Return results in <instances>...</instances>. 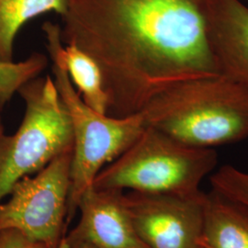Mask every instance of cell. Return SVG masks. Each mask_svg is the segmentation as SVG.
<instances>
[{
  "instance_id": "5b68a950",
  "label": "cell",
  "mask_w": 248,
  "mask_h": 248,
  "mask_svg": "<svg viewBox=\"0 0 248 248\" xmlns=\"http://www.w3.org/2000/svg\"><path fill=\"white\" fill-rule=\"evenodd\" d=\"M18 93L25 112L18 131L0 141V202L19 179L34 175L74 146L71 120L52 77L38 76Z\"/></svg>"
},
{
  "instance_id": "277c9868",
  "label": "cell",
  "mask_w": 248,
  "mask_h": 248,
  "mask_svg": "<svg viewBox=\"0 0 248 248\" xmlns=\"http://www.w3.org/2000/svg\"><path fill=\"white\" fill-rule=\"evenodd\" d=\"M217 163L213 148L188 146L147 126L128 150L98 173L93 187L196 197L203 192L201 184Z\"/></svg>"
},
{
  "instance_id": "2e32d148",
  "label": "cell",
  "mask_w": 248,
  "mask_h": 248,
  "mask_svg": "<svg viewBox=\"0 0 248 248\" xmlns=\"http://www.w3.org/2000/svg\"><path fill=\"white\" fill-rule=\"evenodd\" d=\"M4 135H5V130H4V125H3V123H2L1 116H0V141L3 138Z\"/></svg>"
},
{
  "instance_id": "5bb4252c",
  "label": "cell",
  "mask_w": 248,
  "mask_h": 248,
  "mask_svg": "<svg viewBox=\"0 0 248 248\" xmlns=\"http://www.w3.org/2000/svg\"><path fill=\"white\" fill-rule=\"evenodd\" d=\"M213 191L248 209V173L223 166L210 178Z\"/></svg>"
},
{
  "instance_id": "e0dca14e",
  "label": "cell",
  "mask_w": 248,
  "mask_h": 248,
  "mask_svg": "<svg viewBox=\"0 0 248 248\" xmlns=\"http://www.w3.org/2000/svg\"><path fill=\"white\" fill-rule=\"evenodd\" d=\"M202 248H209V247H207V246H205L203 244H202Z\"/></svg>"
},
{
  "instance_id": "6da1fadb",
  "label": "cell",
  "mask_w": 248,
  "mask_h": 248,
  "mask_svg": "<svg viewBox=\"0 0 248 248\" xmlns=\"http://www.w3.org/2000/svg\"><path fill=\"white\" fill-rule=\"evenodd\" d=\"M207 6L208 0H67L62 44L97 62L107 115H136L186 82L221 76Z\"/></svg>"
},
{
  "instance_id": "ac0fdd59",
  "label": "cell",
  "mask_w": 248,
  "mask_h": 248,
  "mask_svg": "<svg viewBox=\"0 0 248 248\" xmlns=\"http://www.w3.org/2000/svg\"><path fill=\"white\" fill-rule=\"evenodd\" d=\"M90 248V247H88V246H85V247H82V248Z\"/></svg>"
},
{
  "instance_id": "52a82bcc",
  "label": "cell",
  "mask_w": 248,
  "mask_h": 248,
  "mask_svg": "<svg viewBox=\"0 0 248 248\" xmlns=\"http://www.w3.org/2000/svg\"><path fill=\"white\" fill-rule=\"evenodd\" d=\"M205 193L196 197L122 192L138 237L147 248H202Z\"/></svg>"
},
{
  "instance_id": "8992f818",
  "label": "cell",
  "mask_w": 248,
  "mask_h": 248,
  "mask_svg": "<svg viewBox=\"0 0 248 248\" xmlns=\"http://www.w3.org/2000/svg\"><path fill=\"white\" fill-rule=\"evenodd\" d=\"M72 155L73 148L32 177L18 180L9 200L0 202V230L16 229L48 248H58L67 227Z\"/></svg>"
},
{
  "instance_id": "9c48e42d",
  "label": "cell",
  "mask_w": 248,
  "mask_h": 248,
  "mask_svg": "<svg viewBox=\"0 0 248 248\" xmlns=\"http://www.w3.org/2000/svg\"><path fill=\"white\" fill-rule=\"evenodd\" d=\"M207 28L221 76L248 87V7L241 0H208Z\"/></svg>"
},
{
  "instance_id": "3957f363",
  "label": "cell",
  "mask_w": 248,
  "mask_h": 248,
  "mask_svg": "<svg viewBox=\"0 0 248 248\" xmlns=\"http://www.w3.org/2000/svg\"><path fill=\"white\" fill-rule=\"evenodd\" d=\"M42 30L52 61L53 81L67 109L74 133L67 225L82 196L93 187L98 173L128 150L148 126L142 113L115 118L88 106L74 87L63 59L61 27L45 21Z\"/></svg>"
},
{
  "instance_id": "9a60e30c",
  "label": "cell",
  "mask_w": 248,
  "mask_h": 248,
  "mask_svg": "<svg viewBox=\"0 0 248 248\" xmlns=\"http://www.w3.org/2000/svg\"><path fill=\"white\" fill-rule=\"evenodd\" d=\"M0 248H48L45 244L28 238L16 229L0 230Z\"/></svg>"
},
{
  "instance_id": "ba28073f",
  "label": "cell",
  "mask_w": 248,
  "mask_h": 248,
  "mask_svg": "<svg viewBox=\"0 0 248 248\" xmlns=\"http://www.w3.org/2000/svg\"><path fill=\"white\" fill-rule=\"evenodd\" d=\"M122 192L89 189L78 202V224L58 248H147L133 228Z\"/></svg>"
},
{
  "instance_id": "4fadbf2b",
  "label": "cell",
  "mask_w": 248,
  "mask_h": 248,
  "mask_svg": "<svg viewBox=\"0 0 248 248\" xmlns=\"http://www.w3.org/2000/svg\"><path fill=\"white\" fill-rule=\"evenodd\" d=\"M44 54L33 53L25 61L9 64L0 63V109L26 82L33 79L47 66Z\"/></svg>"
},
{
  "instance_id": "8fae6325",
  "label": "cell",
  "mask_w": 248,
  "mask_h": 248,
  "mask_svg": "<svg viewBox=\"0 0 248 248\" xmlns=\"http://www.w3.org/2000/svg\"><path fill=\"white\" fill-rule=\"evenodd\" d=\"M67 0H0V63H13L15 38L31 19L54 12L60 17Z\"/></svg>"
},
{
  "instance_id": "7a4b0ae2",
  "label": "cell",
  "mask_w": 248,
  "mask_h": 248,
  "mask_svg": "<svg viewBox=\"0 0 248 248\" xmlns=\"http://www.w3.org/2000/svg\"><path fill=\"white\" fill-rule=\"evenodd\" d=\"M145 122L188 146L213 148L248 138V87L223 76L186 82L142 110Z\"/></svg>"
},
{
  "instance_id": "30bf717a",
  "label": "cell",
  "mask_w": 248,
  "mask_h": 248,
  "mask_svg": "<svg viewBox=\"0 0 248 248\" xmlns=\"http://www.w3.org/2000/svg\"><path fill=\"white\" fill-rule=\"evenodd\" d=\"M202 244L248 248V209L212 190L205 193Z\"/></svg>"
},
{
  "instance_id": "7c38bea8",
  "label": "cell",
  "mask_w": 248,
  "mask_h": 248,
  "mask_svg": "<svg viewBox=\"0 0 248 248\" xmlns=\"http://www.w3.org/2000/svg\"><path fill=\"white\" fill-rule=\"evenodd\" d=\"M63 59L68 75L84 102L99 113L107 115L108 98L101 71L97 62L76 45H64Z\"/></svg>"
}]
</instances>
